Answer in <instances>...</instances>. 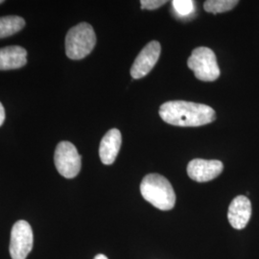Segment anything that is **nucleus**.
<instances>
[{"instance_id": "6e6552de", "label": "nucleus", "mask_w": 259, "mask_h": 259, "mask_svg": "<svg viewBox=\"0 0 259 259\" xmlns=\"http://www.w3.org/2000/svg\"><path fill=\"white\" fill-rule=\"evenodd\" d=\"M223 169L224 164L220 160L195 158L187 165V174L195 182L206 183L219 176Z\"/></svg>"}, {"instance_id": "a211bd4d", "label": "nucleus", "mask_w": 259, "mask_h": 259, "mask_svg": "<svg viewBox=\"0 0 259 259\" xmlns=\"http://www.w3.org/2000/svg\"><path fill=\"white\" fill-rule=\"evenodd\" d=\"M3 3V1L2 0H0V4H2Z\"/></svg>"}, {"instance_id": "4468645a", "label": "nucleus", "mask_w": 259, "mask_h": 259, "mask_svg": "<svg viewBox=\"0 0 259 259\" xmlns=\"http://www.w3.org/2000/svg\"><path fill=\"white\" fill-rule=\"evenodd\" d=\"M173 7L180 16L186 17L194 12V2L192 0H174Z\"/></svg>"}, {"instance_id": "1a4fd4ad", "label": "nucleus", "mask_w": 259, "mask_h": 259, "mask_svg": "<svg viewBox=\"0 0 259 259\" xmlns=\"http://www.w3.org/2000/svg\"><path fill=\"white\" fill-rule=\"evenodd\" d=\"M251 216V204L246 196H237L232 200L229 206L228 219L233 229L243 230L250 221Z\"/></svg>"}, {"instance_id": "2eb2a0df", "label": "nucleus", "mask_w": 259, "mask_h": 259, "mask_svg": "<svg viewBox=\"0 0 259 259\" xmlns=\"http://www.w3.org/2000/svg\"><path fill=\"white\" fill-rule=\"evenodd\" d=\"M167 3L165 0H141V9L155 10Z\"/></svg>"}, {"instance_id": "0eeeda50", "label": "nucleus", "mask_w": 259, "mask_h": 259, "mask_svg": "<svg viewBox=\"0 0 259 259\" xmlns=\"http://www.w3.org/2000/svg\"><path fill=\"white\" fill-rule=\"evenodd\" d=\"M161 52L160 44L152 40L140 51L131 68V75L134 79H141L150 73L158 61Z\"/></svg>"}, {"instance_id": "9b49d317", "label": "nucleus", "mask_w": 259, "mask_h": 259, "mask_svg": "<svg viewBox=\"0 0 259 259\" xmlns=\"http://www.w3.org/2000/svg\"><path fill=\"white\" fill-rule=\"evenodd\" d=\"M27 51L21 47L0 48V70L18 69L26 65Z\"/></svg>"}, {"instance_id": "7ed1b4c3", "label": "nucleus", "mask_w": 259, "mask_h": 259, "mask_svg": "<svg viewBox=\"0 0 259 259\" xmlns=\"http://www.w3.org/2000/svg\"><path fill=\"white\" fill-rule=\"evenodd\" d=\"M96 45L93 26L82 22L71 28L65 37V53L71 60H82L90 55Z\"/></svg>"}, {"instance_id": "9d476101", "label": "nucleus", "mask_w": 259, "mask_h": 259, "mask_svg": "<svg viewBox=\"0 0 259 259\" xmlns=\"http://www.w3.org/2000/svg\"><path fill=\"white\" fill-rule=\"evenodd\" d=\"M121 144L122 136L119 130H110L104 136L99 147V156L105 165H111L115 161L120 150Z\"/></svg>"}, {"instance_id": "f03ea898", "label": "nucleus", "mask_w": 259, "mask_h": 259, "mask_svg": "<svg viewBox=\"0 0 259 259\" xmlns=\"http://www.w3.org/2000/svg\"><path fill=\"white\" fill-rule=\"evenodd\" d=\"M140 192L148 203L163 211L172 209L176 204L173 186L165 177L159 174L153 173L144 177L140 185Z\"/></svg>"}, {"instance_id": "ddd939ff", "label": "nucleus", "mask_w": 259, "mask_h": 259, "mask_svg": "<svg viewBox=\"0 0 259 259\" xmlns=\"http://www.w3.org/2000/svg\"><path fill=\"white\" fill-rule=\"evenodd\" d=\"M237 4V0H208L204 2V9L208 13L219 14L233 9Z\"/></svg>"}, {"instance_id": "f257e3e1", "label": "nucleus", "mask_w": 259, "mask_h": 259, "mask_svg": "<svg viewBox=\"0 0 259 259\" xmlns=\"http://www.w3.org/2000/svg\"><path fill=\"white\" fill-rule=\"evenodd\" d=\"M161 119L180 127H199L216 119V112L204 104L186 101H169L159 108Z\"/></svg>"}, {"instance_id": "39448f33", "label": "nucleus", "mask_w": 259, "mask_h": 259, "mask_svg": "<svg viewBox=\"0 0 259 259\" xmlns=\"http://www.w3.org/2000/svg\"><path fill=\"white\" fill-rule=\"evenodd\" d=\"M54 161L58 172L66 179L78 176L82 166L81 156L74 145L68 141H62L57 145Z\"/></svg>"}, {"instance_id": "f8f14e48", "label": "nucleus", "mask_w": 259, "mask_h": 259, "mask_svg": "<svg viewBox=\"0 0 259 259\" xmlns=\"http://www.w3.org/2000/svg\"><path fill=\"white\" fill-rule=\"evenodd\" d=\"M25 26L24 19L18 16L0 18V38L10 37L22 30Z\"/></svg>"}, {"instance_id": "dca6fc26", "label": "nucleus", "mask_w": 259, "mask_h": 259, "mask_svg": "<svg viewBox=\"0 0 259 259\" xmlns=\"http://www.w3.org/2000/svg\"><path fill=\"white\" fill-rule=\"evenodd\" d=\"M4 120H5V110L2 104L0 103V126L4 123Z\"/></svg>"}, {"instance_id": "423d86ee", "label": "nucleus", "mask_w": 259, "mask_h": 259, "mask_svg": "<svg viewBox=\"0 0 259 259\" xmlns=\"http://www.w3.org/2000/svg\"><path fill=\"white\" fill-rule=\"evenodd\" d=\"M33 231L29 223L19 220L11 232L10 254L12 259H26L33 248Z\"/></svg>"}, {"instance_id": "20e7f679", "label": "nucleus", "mask_w": 259, "mask_h": 259, "mask_svg": "<svg viewBox=\"0 0 259 259\" xmlns=\"http://www.w3.org/2000/svg\"><path fill=\"white\" fill-rule=\"evenodd\" d=\"M187 65L194 72L195 77L204 82H213L220 76L216 56L207 47L195 48L188 58Z\"/></svg>"}, {"instance_id": "f3484780", "label": "nucleus", "mask_w": 259, "mask_h": 259, "mask_svg": "<svg viewBox=\"0 0 259 259\" xmlns=\"http://www.w3.org/2000/svg\"><path fill=\"white\" fill-rule=\"evenodd\" d=\"M93 259H109L105 254H102V253H99V254H97L95 257Z\"/></svg>"}]
</instances>
